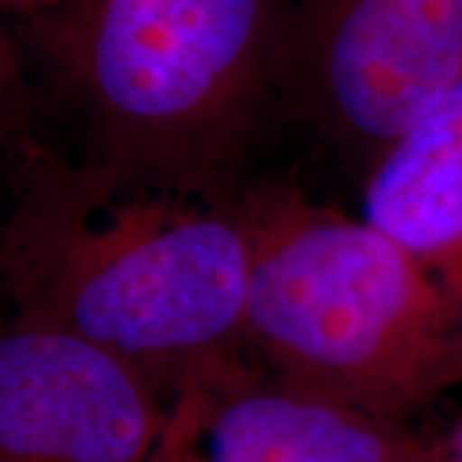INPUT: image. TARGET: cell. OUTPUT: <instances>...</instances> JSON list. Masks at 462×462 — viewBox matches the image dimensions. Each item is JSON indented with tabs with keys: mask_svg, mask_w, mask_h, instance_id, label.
<instances>
[{
	"mask_svg": "<svg viewBox=\"0 0 462 462\" xmlns=\"http://www.w3.org/2000/svg\"><path fill=\"white\" fill-rule=\"evenodd\" d=\"M462 78V0H285L278 108L370 165Z\"/></svg>",
	"mask_w": 462,
	"mask_h": 462,
	"instance_id": "obj_4",
	"label": "cell"
},
{
	"mask_svg": "<svg viewBox=\"0 0 462 462\" xmlns=\"http://www.w3.org/2000/svg\"><path fill=\"white\" fill-rule=\"evenodd\" d=\"M247 345L270 373L403 424L462 385V281L291 188L236 193Z\"/></svg>",
	"mask_w": 462,
	"mask_h": 462,
	"instance_id": "obj_3",
	"label": "cell"
},
{
	"mask_svg": "<svg viewBox=\"0 0 462 462\" xmlns=\"http://www.w3.org/2000/svg\"><path fill=\"white\" fill-rule=\"evenodd\" d=\"M200 416H203V391L188 388L175 401L172 424L154 462H211L200 449Z\"/></svg>",
	"mask_w": 462,
	"mask_h": 462,
	"instance_id": "obj_8",
	"label": "cell"
},
{
	"mask_svg": "<svg viewBox=\"0 0 462 462\" xmlns=\"http://www.w3.org/2000/svg\"><path fill=\"white\" fill-rule=\"evenodd\" d=\"M419 462H462L457 455H452L442 442H431V447L427 449V455Z\"/></svg>",
	"mask_w": 462,
	"mask_h": 462,
	"instance_id": "obj_10",
	"label": "cell"
},
{
	"mask_svg": "<svg viewBox=\"0 0 462 462\" xmlns=\"http://www.w3.org/2000/svg\"><path fill=\"white\" fill-rule=\"evenodd\" d=\"M172 411L111 349L16 316L0 337V462H154Z\"/></svg>",
	"mask_w": 462,
	"mask_h": 462,
	"instance_id": "obj_5",
	"label": "cell"
},
{
	"mask_svg": "<svg viewBox=\"0 0 462 462\" xmlns=\"http://www.w3.org/2000/svg\"><path fill=\"white\" fill-rule=\"evenodd\" d=\"M200 391V449L211 462H419L431 447L247 360Z\"/></svg>",
	"mask_w": 462,
	"mask_h": 462,
	"instance_id": "obj_6",
	"label": "cell"
},
{
	"mask_svg": "<svg viewBox=\"0 0 462 462\" xmlns=\"http://www.w3.org/2000/svg\"><path fill=\"white\" fill-rule=\"evenodd\" d=\"M285 0H54L3 36L14 108L118 180L231 200L278 114Z\"/></svg>",
	"mask_w": 462,
	"mask_h": 462,
	"instance_id": "obj_1",
	"label": "cell"
},
{
	"mask_svg": "<svg viewBox=\"0 0 462 462\" xmlns=\"http://www.w3.org/2000/svg\"><path fill=\"white\" fill-rule=\"evenodd\" d=\"M442 445L462 460V416L455 421V427L449 430V434H447L445 439H442Z\"/></svg>",
	"mask_w": 462,
	"mask_h": 462,
	"instance_id": "obj_11",
	"label": "cell"
},
{
	"mask_svg": "<svg viewBox=\"0 0 462 462\" xmlns=\"http://www.w3.org/2000/svg\"><path fill=\"white\" fill-rule=\"evenodd\" d=\"M360 218L462 281V78L370 165Z\"/></svg>",
	"mask_w": 462,
	"mask_h": 462,
	"instance_id": "obj_7",
	"label": "cell"
},
{
	"mask_svg": "<svg viewBox=\"0 0 462 462\" xmlns=\"http://www.w3.org/2000/svg\"><path fill=\"white\" fill-rule=\"evenodd\" d=\"M0 264L14 316L136 365L167 398L247 355L249 234L236 203L118 180L23 132Z\"/></svg>",
	"mask_w": 462,
	"mask_h": 462,
	"instance_id": "obj_2",
	"label": "cell"
},
{
	"mask_svg": "<svg viewBox=\"0 0 462 462\" xmlns=\"http://www.w3.org/2000/svg\"><path fill=\"white\" fill-rule=\"evenodd\" d=\"M3 3V11L5 16L14 21H26V18H33L36 14H42L44 8H50L54 0H0Z\"/></svg>",
	"mask_w": 462,
	"mask_h": 462,
	"instance_id": "obj_9",
	"label": "cell"
}]
</instances>
